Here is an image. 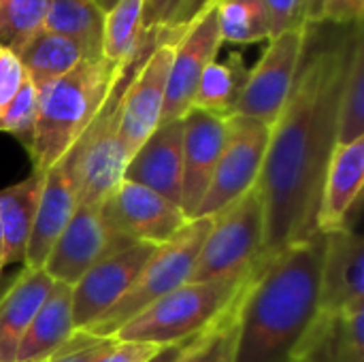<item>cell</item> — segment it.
<instances>
[{"label": "cell", "instance_id": "obj_14", "mask_svg": "<svg viewBox=\"0 0 364 362\" xmlns=\"http://www.w3.org/2000/svg\"><path fill=\"white\" fill-rule=\"evenodd\" d=\"M228 119L200 109H190L183 117V179L181 211L192 220L213 179L226 141Z\"/></svg>", "mask_w": 364, "mask_h": 362}, {"label": "cell", "instance_id": "obj_23", "mask_svg": "<svg viewBox=\"0 0 364 362\" xmlns=\"http://www.w3.org/2000/svg\"><path fill=\"white\" fill-rule=\"evenodd\" d=\"M83 60L92 58L79 43L45 30L38 32L19 53V62L26 70V77L32 81L36 92L70 73Z\"/></svg>", "mask_w": 364, "mask_h": 362}, {"label": "cell", "instance_id": "obj_37", "mask_svg": "<svg viewBox=\"0 0 364 362\" xmlns=\"http://www.w3.org/2000/svg\"><path fill=\"white\" fill-rule=\"evenodd\" d=\"M364 0H324L322 19L333 23H363Z\"/></svg>", "mask_w": 364, "mask_h": 362}, {"label": "cell", "instance_id": "obj_35", "mask_svg": "<svg viewBox=\"0 0 364 362\" xmlns=\"http://www.w3.org/2000/svg\"><path fill=\"white\" fill-rule=\"evenodd\" d=\"M211 0H175L166 21L160 26V36L162 41L175 43V34L181 32Z\"/></svg>", "mask_w": 364, "mask_h": 362}, {"label": "cell", "instance_id": "obj_19", "mask_svg": "<svg viewBox=\"0 0 364 362\" xmlns=\"http://www.w3.org/2000/svg\"><path fill=\"white\" fill-rule=\"evenodd\" d=\"M294 362H364V303L341 314L318 312Z\"/></svg>", "mask_w": 364, "mask_h": 362}, {"label": "cell", "instance_id": "obj_38", "mask_svg": "<svg viewBox=\"0 0 364 362\" xmlns=\"http://www.w3.org/2000/svg\"><path fill=\"white\" fill-rule=\"evenodd\" d=\"M173 4H175V0H145L143 32H149L154 28H160L166 21Z\"/></svg>", "mask_w": 364, "mask_h": 362}, {"label": "cell", "instance_id": "obj_17", "mask_svg": "<svg viewBox=\"0 0 364 362\" xmlns=\"http://www.w3.org/2000/svg\"><path fill=\"white\" fill-rule=\"evenodd\" d=\"M124 179L141 183L181 207L183 119L160 124L126 164Z\"/></svg>", "mask_w": 364, "mask_h": 362}, {"label": "cell", "instance_id": "obj_15", "mask_svg": "<svg viewBox=\"0 0 364 362\" xmlns=\"http://www.w3.org/2000/svg\"><path fill=\"white\" fill-rule=\"evenodd\" d=\"M77 181L73 154L68 151L43 177V192L26 247L23 269L41 271L58 237L77 211Z\"/></svg>", "mask_w": 364, "mask_h": 362}, {"label": "cell", "instance_id": "obj_43", "mask_svg": "<svg viewBox=\"0 0 364 362\" xmlns=\"http://www.w3.org/2000/svg\"><path fill=\"white\" fill-rule=\"evenodd\" d=\"M9 284H11V282H6V284H4V282H0V299H2V294L6 292V288H9Z\"/></svg>", "mask_w": 364, "mask_h": 362}, {"label": "cell", "instance_id": "obj_6", "mask_svg": "<svg viewBox=\"0 0 364 362\" xmlns=\"http://www.w3.org/2000/svg\"><path fill=\"white\" fill-rule=\"evenodd\" d=\"M264 205L258 188L211 215V228L200 247L190 282L226 280L247 273L262 256Z\"/></svg>", "mask_w": 364, "mask_h": 362}, {"label": "cell", "instance_id": "obj_5", "mask_svg": "<svg viewBox=\"0 0 364 362\" xmlns=\"http://www.w3.org/2000/svg\"><path fill=\"white\" fill-rule=\"evenodd\" d=\"M209 228L211 218H194L175 237L158 245L139 277L134 280V284L117 301V305L79 333L98 339H109L151 303L188 284Z\"/></svg>", "mask_w": 364, "mask_h": 362}, {"label": "cell", "instance_id": "obj_41", "mask_svg": "<svg viewBox=\"0 0 364 362\" xmlns=\"http://www.w3.org/2000/svg\"><path fill=\"white\" fill-rule=\"evenodd\" d=\"M4 273V237H2V226H0V282Z\"/></svg>", "mask_w": 364, "mask_h": 362}, {"label": "cell", "instance_id": "obj_3", "mask_svg": "<svg viewBox=\"0 0 364 362\" xmlns=\"http://www.w3.org/2000/svg\"><path fill=\"white\" fill-rule=\"evenodd\" d=\"M126 66H115L105 58L83 60L38 92L36 122L28 143L34 173H47L79 143L102 111Z\"/></svg>", "mask_w": 364, "mask_h": 362}, {"label": "cell", "instance_id": "obj_21", "mask_svg": "<svg viewBox=\"0 0 364 362\" xmlns=\"http://www.w3.org/2000/svg\"><path fill=\"white\" fill-rule=\"evenodd\" d=\"M51 286L53 280L43 269H23L9 284L0 299V362H15L19 344Z\"/></svg>", "mask_w": 364, "mask_h": 362}, {"label": "cell", "instance_id": "obj_27", "mask_svg": "<svg viewBox=\"0 0 364 362\" xmlns=\"http://www.w3.org/2000/svg\"><path fill=\"white\" fill-rule=\"evenodd\" d=\"M222 43L252 45L271 38V21L260 0H215Z\"/></svg>", "mask_w": 364, "mask_h": 362}, {"label": "cell", "instance_id": "obj_28", "mask_svg": "<svg viewBox=\"0 0 364 362\" xmlns=\"http://www.w3.org/2000/svg\"><path fill=\"white\" fill-rule=\"evenodd\" d=\"M49 0H0V47L21 53L43 32Z\"/></svg>", "mask_w": 364, "mask_h": 362}, {"label": "cell", "instance_id": "obj_13", "mask_svg": "<svg viewBox=\"0 0 364 362\" xmlns=\"http://www.w3.org/2000/svg\"><path fill=\"white\" fill-rule=\"evenodd\" d=\"M158 245L134 243L126 250L96 262L73 286V324L75 331L87 329L100 316L117 305V301L134 284Z\"/></svg>", "mask_w": 364, "mask_h": 362}, {"label": "cell", "instance_id": "obj_26", "mask_svg": "<svg viewBox=\"0 0 364 362\" xmlns=\"http://www.w3.org/2000/svg\"><path fill=\"white\" fill-rule=\"evenodd\" d=\"M143 17L145 0H117L105 13L100 55L107 62L126 66L134 60L145 36Z\"/></svg>", "mask_w": 364, "mask_h": 362}, {"label": "cell", "instance_id": "obj_11", "mask_svg": "<svg viewBox=\"0 0 364 362\" xmlns=\"http://www.w3.org/2000/svg\"><path fill=\"white\" fill-rule=\"evenodd\" d=\"M175 51L166 81V96L160 124L183 119L192 109L198 79L220 51L222 36L218 28L215 0H211L181 32L175 34Z\"/></svg>", "mask_w": 364, "mask_h": 362}, {"label": "cell", "instance_id": "obj_8", "mask_svg": "<svg viewBox=\"0 0 364 362\" xmlns=\"http://www.w3.org/2000/svg\"><path fill=\"white\" fill-rule=\"evenodd\" d=\"M305 26L284 30L269 38V47L250 70L235 115L273 126L286 107L301 62Z\"/></svg>", "mask_w": 364, "mask_h": 362}, {"label": "cell", "instance_id": "obj_33", "mask_svg": "<svg viewBox=\"0 0 364 362\" xmlns=\"http://www.w3.org/2000/svg\"><path fill=\"white\" fill-rule=\"evenodd\" d=\"M26 81V70L19 55L6 47H0V109H4Z\"/></svg>", "mask_w": 364, "mask_h": 362}, {"label": "cell", "instance_id": "obj_24", "mask_svg": "<svg viewBox=\"0 0 364 362\" xmlns=\"http://www.w3.org/2000/svg\"><path fill=\"white\" fill-rule=\"evenodd\" d=\"M247 66L239 51H232L226 62H209L198 79L192 109L207 111L218 117H232L247 81Z\"/></svg>", "mask_w": 364, "mask_h": 362}, {"label": "cell", "instance_id": "obj_22", "mask_svg": "<svg viewBox=\"0 0 364 362\" xmlns=\"http://www.w3.org/2000/svg\"><path fill=\"white\" fill-rule=\"evenodd\" d=\"M45 173H34L0 190V226L4 237V267L23 265L28 239L36 218Z\"/></svg>", "mask_w": 364, "mask_h": 362}, {"label": "cell", "instance_id": "obj_1", "mask_svg": "<svg viewBox=\"0 0 364 362\" xmlns=\"http://www.w3.org/2000/svg\"><path fill=\"white\" fill-rule=\"evenodd\" d=\"M296 77L271 126L258 192L264 205L260 260L318 235L324 175L337 147L339 105L363 23L305 21Z\"/></svg>", "mask_w": 364, "mask_h": 362}, {"label": "cell", "instance_id": "obj_42", "mask_svg": "<svg viewBox=\"0 0 364 362\" xmlns=\"http://www.w3.org/2000/svg\"><path fill=\"white\" fill-rule=\"evenodd\" d=\"M96 2H98V6H100V9H102L105 13H107V11H109V9H111V6H113V4H115L117 0H96Z\"/></svg>", "mask_w": 364, "mask_h": 362}, {"label": "cell", "instance_id": "obj_32", "mask_svg": "<svg viewBox=\"0 0 364 362\" xmlns=\"http://www.w3.org/2000/svg\"><path fill=\"white\" fill-rule=\"evenodd\" d=\"M111 346H113V337L98 339L75 331V335L49 362H98Z\"/></svg>", "mask_w": 364, "mask_h": 362}, {"label": "cell", "instance_id": "obj_10", "mask_svg": "<svg viewBox=\"0 0 364 362\" xmlns=\"http://www.w3.org/2000/svg\"><path fill=\"white\" fill-rule=\"evenodd\" d=\"M173 51L175 45L160 38V43L149 51L143 64L132 73L122 92L117 134L126 162H130L139 147L160 126Z\"/></svg>", "mask_w": 364, "mask_h": 362}, {"label": "cell", "instance_id": "obj_7", "mask_svg": "<svg viewBox=\"0 0 364 362\" xmlns=\"http://www.w3.org/2000/svg\"><path fill=\"white\" fill-rule=\"evenodd\" d=\"M269 139V124L241 115L228 117L224 149L194 218H211L258 183Z\"/></svg>", "mask_w": 364, "mask_h": 362}, {"label": "cell", "instance_id": "obj_18", "mask_svg": "<svg viewBox=\"0 0 364 362\" xmlns=\"http://www.w3.org/2000/svg\"><path fill=\"white\" fill-rule=\"evenodd\" d=\"M364 181V137L352 143L337 145L320 194L318 230L333 233L341 228H354L358 215V201Z\"/></svg>", "mask_w": 364, "mask_h": 362}, {"label": "cell", "instance_id": "obj_25", "mask_svg": "<svg viewBox=\"0 0 364 362\" xmlns=\"http://www.w3.org/2000/svg\"><path fill=\"white\" fill-rule=\"evenodd\" d=\"M102 23L105 11L96 0H49L43 30L73 38L94 60L102 58Z\"/></svg>", "mask_w": 364, "mask_h": 362}, {"label": "cell", "instance_id": "obj_29", "mask_svg": "<svg viewBox=\"0 0 364 362\" xmlns=\"http://www.w3.org/2000/svg\"><path fill=\"white\" fill-rule=\"evenodd\" d=\"M364 137V43L360 41L352 64L348 70V79L341 94L339 105V126H337V145L352 143Z\"/></svg>", "mask_w": 364, "mask_h": 362}, {"label": "cell", "instance_id": "obj_31", "mask_svg": "<svg viewBox=\"0 0 364 362\" xmlns=\"http://www.w3.org/2000/svg\"><path fill=\"white\" fill-rule=\"evenodd\" d=\"M36 111H38V92L32 85V81L26 77L15 98L4 109H0V132L15 134L28 145L32 139Z\"/></svg>", "mask_w": 364, "mask_h": 362}, {"label": "cell", "instance_id": "obj_4", "mask_svg": "<svg viewBox=\"0 0 364 362\" xmlns=\"http://www.w3.org/2000/svg\"><path fill=\"white\" fill-rule=\"evenodd\" d=\"M254 269L256 267L226 280L188 282L126 322L113 339L145 341L156 346H171L190 339L215 324L230 309Z\"/></svg>", "mask_w": 364, "mask_h": 362}, {"label": "cell", "instance_id": "obj_36", "mask_svg": "<svg viewBox=\"0 0 364 362\" xmlns=\"http://www.w3.org/2000/svg\"><path fill=\"white\" fill-rule=\"evenodd\" d=\"M162 346L145 344V341H117L113 339V346L105 352V356L98 362H147L160 352Z\"/></svg>", "mask_w": 364, "mask_h": 362}, {"label": "cell", "instance_id": "obj_30", "mask_svg": "<svg viewBox=\"0 0 364 362\" xmlns=\"http://www.w3.org/2000/svg\"><path fill=\"white\" fill-rule=\"evenodd\" d=\"M241 294H243V290H241ZM241 294L230 305V309L198 337L194 348L181 358V362H232L235 344H237V316H239Z\"/></svg>", "mask_w": 364, "mask_h": 362}, {"label": "cell", "instance_id": "obj_9", "mask_svg": "<svg viewBox=\"0 0 364 362\" xmlns=\"http://www.w3.org/2000/svg\"><path fill=\"white\" fill-rule=\"evenodd\" d=\"M100 215L111 233L149 245L166 243L190 222L181 207L128 179H122L102 201Z\"/></svg>", "mask_w": 364, "mask_h": 362}, {"label": "cell", "instance_id": "obj_2", "mask_svg": "<svg viewBox=\"0 0 364 362\" xmlns=\"http://www.w3.org/2000/svg\"><path fill=\"white\" fill-rule=\"evenodd\" d=\"M326 233L258 260L237 316L232 362H294L320 312V275Z\"/></svg>", "mask_w": 364, "mask_h": 362}, {"label": "cell", "instance_id": "obj_34", "mask_svg": "<svg viewBox=\"0 0 364 362\" xmlns=\"http://www.w3.org/2000/svg\"><path fill=\"white\" fill-rule=\"evenodd\" d=\"M271 21V38L284 30L303 26V0H260Z\"/></svg>", "mask_w": 364, "mask_h": 362}, {"label": "cell", "instance_id": "obj_16", "mask_svg": "<svg viewBox=\"0 0 364 362\" xmlns=\"http://www.w3.org/2000/svg\"><path fill=\"white\" fill-rule=\"evenodd\" d=\"M364 303V239L356 228L326 233L320 275V312L341 314Z\"/></svg>", "mask_w": 364, "mask_h": 362}, {"label": "cell", "instance_id": "obj_39", "mask_svg": "<svg viewBox=\"0 0 364 362\" xmlns=\"http://www.w3.org/2000/svg\"><path fill=\"white\" fill-rule=\"evenodd\" d=\"M205 331H207V329H205ZM205 331H203V333H205ZM203 333H198V335H194V337H190V339H186V341H179V344L162 346L160 352H158L154 358H149L147 362H181V358L194 348V344L198 341V337H200Z\"/></svg>", "mask_w": 364, "mask_h": 362}, {"label": "cell", "instance_id": "obj_12", "mask_svg": "<svg viewBox=\"0 0 364 362\" xmlns=\"http://www.w3.org/2000/svg\"><path fill=\"white\" fill-rule=\"evenodd\" d=\"M134 245L111 233L98 207H77L70 222L51 247L43 271L58 284L75 286L96 262Z\"/></svg>", "mask_w": 364, "mask_h": 362}, {"label": "cell", "instance_id": "obj_40", "mask_svg": "<svg viewBox=\"0 0 364 362\" xmlns=\"http://www.w3.org/2000/svg\"><path fill=\"white\" fill-rule=\"evenodd\" d=\"M322 4L324 0H303V21H320Z\"/></svg>", "mask_w": 364, "mask_h": 362}, {"label": "cell", "instance_id": "obj_20", "mask_svg": "<svg viewBox=\"0 0 364 362\" xmlns=\"http://www.w3.org/2000/svg\"><path fill=\"white\" fill-rule=\"evenodd\" d=\"M73 335V288L53 282L19 344L15 362H49Z\"/></svg>", "mask_w": 364, "mask_h": 362}]
</instances>
